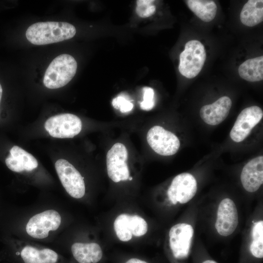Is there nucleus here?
<instances>
[{"label":"nucleus","mask_w":263,"mask_h":263,"mask_svg":"<svg viewBox=\"0 0 263 263\" xmlns=\"http://www.w3.org/2000/svg\"><path fill=\"white\" fill-rule=\"evenodd\" d=\"M76 33L74 25L66 22H38L26 30L27 40L35 45H45L72 38Z\"/></svg>","instance_id":"obj_1"},{"label":"nucleus","mask_w":263,"mask_h":263,"mask_svg":"<svg viewBox=\"0 0 263 263\" xmlns=\"http://www.w3.org/2000/svg\"><path fill=\"white\" fill-rule=\"evenodd\" d=\"M77 63L72 56L61 54L55 58L44 74L43 84L49 89H58L65 86L75 76Z\"/></svg>","instance_id":"obj_2"},{"label":"nucleus","mask_w":263,"mask_h":263,"mask_svg":"<svg viewBox=\"0 0 263 263\" xmlns=\"http://www.w3.org/2000/svg\"><path fill=\"white\" fill-rule=\"evenodd\" d=\"M206 59V52L203 44L197 40H189L180 55L179 72L188 78H193L199 74Z\"/></svg>","instance_id":"obj_3"},{"label":"nucleus","mask_w":263,"mask_h":263,"mask_svg":"<svg viewBox=\"0 0 263 263\" xmlns=\"http://www.w3.org/2000/svg\"><path fill=\"white\" fill-rule=\"evenodd\" d=\"M44 128L53 137L73 138L81 132L82 122L75 114L62 113L49 118L45 122Z\"/></svg>","instance_id":"obj_4"},{"label":"nucleus","mask_w":263,"mask_h":263,"mask_svg":"<svg viewBox=\"0 0 263 263\" xmlns=\"http://www.w3.org/2000/svg\"><path fill=\"white\" fill-rule=\"evenodd\" d=\"M55 168L67 192L73 198H82L85 193V186L83 177L79 172L64 159H59L56 161Z\"/></svg>","instance_id":"obj_5"},{"label":"nucleus","mask_w":263,"mask_h":263,"mask_svg":"<svg viewBox=\"0 0 263 263\" xmlns=\"http://www.w3.org/2000/svg\"><path fill=\"white\" fill-rule=\"evenodd\" d=\"M128 157L127 149L121 143L114 144L108 151L106 155L108 175L114 182L128 180L130 171L126 163Z\"/></svg>","instance_id":"obj_6"},{"label":"nucleus","mask_w":263,"mask_h":263,"mask_svg":"<svg viewBox=\"0 0 263 263\" xmlns=\"http://www.w3.org/2000/svg\"><path fill=\"white\" fill-rule=\"evenodd\" d=\"M147 140L150 148L163 156L175 154L180 146V141L175 134L159 126H153L149 130Z\"/></svg>","instance_id":"obj_7"},{"label":"nucleus","mask_w":263,"mask_h":263,"mask_svg":"<svg viewBox=\"0 0 263 263\" xmlns=\"http://www.w3.org/2000/svg\"><path fill=\"white\" fill-rule=\"evenodd\" d=\"M61 221L60 214L56 211L50 209L37 214L31 217L26 226L28 235L36 239L48 237L50 231H55L59 226Z\"/></svg>","instance_id":"obj_8"},{"label":"nucleus","mask_w":263,"mask_h":263,"mask_svg":"<svg viewBox=\"0 0 263 263\" xmlns=\"http://www.w3.org/2000/svg\"><path fill=\"white\" fill-rule=\"evenodd\" d=\"M263 116V112L258 106H253L244 109L238 116L230 132L232 140L236 142L243 141L260 122Z\"/></svg>","instance_id":"obj_9"},{"label":"nucleus","mask_w":263,"mask_h":263,"mask_svg":"<svg viewBox=\"0 0 263 263\" xmlns=\"http://www.w3.org/2000/svg\"><path fill=\"white\" fill-rule=\"evenodd\" d=\"M197 189V182L194 177L189 173L184 172L173 178L167 194L173 204L176 205L178 202L185 204L195 196Z\"/></svg>","instance_id":"obj_10"},{"label":"nucleus","mask_w":263,"mask_h":263,"mask_svg":"<svg viewBox=\"0 0 263 263\" xmlns=\"http://www.w3.org/2000/svg\"><path fill=\"white\" fill-rule=\"evenodd\" d=\"M194 234L192 226L180 223L173 225L169 232V245L174 258L183 259L188 256Z\"/></svg>","instance_id":"obj_11"},{"label":"nucleus","mask_w":263,"mask_h":263,"mask_svg":"<svg viewBox=\"0 0 263 263\" xmlns=\"http://www.w3.org/2000/svg\"><path fill=\"white\" fill-rule=\"evenodd\" d=\"M238 224L237 209L234 202L229 199L223 200L219 205L215 228L223 236L231 235Z\"/></svg>","instance_id":"obj_12"},{"label":"nucleus","mask_w":263,"mask_h":263,"mask_svg":"<svg viewBox=\"0 0 263 263\" xmlns=\"http://www.w3.org/2000/svg\"><path fill=\"white\" fill-rule=\"evenodd\" d=\"M241 181L247 191H257L263 183V156H259L251 159L243 168Z\"/></svg>","instance_id":"obj_13"},{"label":"nucleus","mask_w":263,"mask_h":263,"mask_svg":"<svg viewBox=\"0 0 263 263\" xmlns=\"http://www.w3.org/2000/svg\"><path fill=\"white\" fill-rule=\"evenodd\" d=\"M231 106L230 98L227 96H222L212 104L203 106L200 110L201 118L208 125H217L226 118Z\"/></svg>","instance_id":"obj_14"},{"label":"nucleus","mask_w":263,"mask_h":263,"mask_svg":"<svg viewBox=\"0 0 263 263\" xmlns=\"http://www.w3.org/2000/svg\"><path fill=\"white\" fill-rule=\"evenodd\" d=\"M5 164L12 171L20 172L31 171L38 167L37 159L30 153L18 146H13L5 159Z\"/></svg>","instance_id":"obj_15"},{"label":"nucleus","mask_w":263,"mask_h":263,"mask_svg":"<svg viewBox=\"0 0 263 263\" xmlns=\"http://www.w3.org/2000/svg\"><path fill=\"white\" fill-rule=\"evenodd\" d=\"M71 252L78 263H98L103 257L101 247L95 243H75L72 245Z\"/></svg>","instance_id":"obj_16"},{"label":"nucleus","mask_w":263,"mask_h":263,"mask_svg":"<svg viewBox=\"0 0 263 263\" xmlns=\"http://www.w3.org/2000/svg\"><path fill=\"white\" fill-rule=\"evenodd\" d=\"M19 255L23 263H58L59 260L58 254L55 251L31 245L23 247Z\"/></svg>","instance_id":"obj_17"},{"label":"nucleus","mask_w":263,"mask_h":263,"mask_svg":"<svg viewBox=\"0 0 263 263\" xmlns=\"http://www.w3.org/2000/svg\"><path fill=\"white\" fill-rule=\"evenodd\" d=\"M242 23L253 27L263 20V0H249L244 5L240 14Z\"/></svg>","instance_id":"obj_18"},{"label":"nucleus","mask_w":263,"mask_h":263,"mask_svg":"<svg viewBox=\"0 0 263 263\" xmlns=\"http://www.w3.org/2000/svg\"><path fill=\"white\" fill-rule=\"evenodd\" d=\"M238 73L243 79L249 82L259 81L263 79V56L247 59L238 68Z\"/></svg>","instance_id":"obj_19"},{"label":"nucleus","mask_w":263,"mask_h":263,"mask_svg":"<svg viewBox=\"0 0 263 263\" xmlns=\"http://www.w3.org/2000/svg\"><path fill=\"white\" fill-rule=\"evenodd\" d=\"M185 1L189 9L205 22L211 21L216 16L217 7L213 0H187Z\"/></svg>","instance_id":"obj_20"},{"label":"nucleus","mask_w":263,"mask_h":263,"mask_svg":"<svg viewBox=\"0 0 263 263\" xmlns=\"http://www.w3.org/2000/svg\"><path fill=\"white\" fill-rule=\"evenodd\" d=\"M113 227L116 235L121 241H130L132 236L131 215L121 214L114 220Z\"/></svg>","instance_id":"obj_21"},{"label":"nucleus","mask_w":263,"mask_h":263,"mask_svg":"<svg viewBox=\"0 0 263 263\" xmlns=\"http://www.w3.org/2000/svg\"><path fill=\"white\" fill-rule=\"evenodd\" d=\"M253 240L250 245V251L256 258L263 257V221L255 223L252 230Z\"/></svg>","instance_id":"obj_22"},{"label":"nucleus","mask_w":263,"mask_h":263,"mask_svg":"<svg viewBox=\"0 0 263 263\" xmlns=\"http://www.w3.org/2000/svg\"><path fill=\"white\" fill-rule=\"evenodd\" d=\"M132 225V234L135 236L145 235L148 230V225L146 221L137 215H131Z\"/></svg>","instance_id":"obj_23"},{"label":"nucleus","mask_w":263,"mask_h":263,"mask_svg":"<svg viewBox=\"0 0 263 263\" xmlns=\"http://www.w3.org/2000/svg\"><path fill=\"white\" fill-rule=\"evenodd\" d=\"M154 0H138L136 1V12L142 18H147L152 16L155 12L156 7L152 4Z\"/></svg>","instance_id":"obj_24"},{"label":"nucleus","mask_w":263,"mask_h":263,"mask_svg":"<svg viewBox=\"0 0 263 263\" xmlns=\"http://www.w3.org/2000/svg\"><path fill=\"white\" fill-rule=\"evenodd\" d=\"M143 92V100L140 103V108L143 110H151L155 105L154 90L150 87H145Z\"/></svg>","instance_id":"obj_25"},{"label":"nucleus","mask_w":263,"mask_h":263,"mask_svg":"<svg viewBox=\"0 0 263 263\" xmlns=\"http://www.w3.org/2000/svg\"><path fill=\"white\" fill-rule=\"evenodd\" d=\"M112 105L114 108L119 109L123 113L130 112L133 107V104L124 95H119L113 98Z\"/></svg>","instance_id":"obj_26"},{"label":"nucleus","mask_w":263,"mask_h":263,"mask_svg":"<svg viewBox=\"0 0 263 263\" xmlns=\"http://www.w3.org/2000/svg\"><path fill=\"white\" fill-rule=\"evenodd\" d=\"M125 263H148L147 262L138 258H131L128 260Z\"/></svg>","instance_id":"obj_27"},{"label":"nucleus","mask_w":263,"mask_h":263,"mask_svg":"<svg viewBox=\"0 0 263 263\" xmlns=\"http://www.w3.org/2000/svg\"><path fill=\"white\" fill-rule=\"evenodd\" d=\"M202 263H217L214 261L208 260H206L204 261Z\"/></svg>","instance_id":"obj_28"},{"label":"nucleus","mask_w":263,"mask_h":263,"mask_svg":"<svg viewBox=\"0 0 263 263\" xmlns=\"http://www.w3.org/2000/svg\"><path fill=\"white\" fill-rule=\"evenodd\" d=\"M2 89L0 84V102L1 100V96H2Z\"/></svg>","instance_id":"obj_29"},{"label":"nucleus","mask_w":263,"mask_h":263,"mask_svg":"<svg viewBox=\"0 0 263 263\" xmlns=\"http://www.w3.org/2000/svg\"><path fill=\"white\" fill-rule=\"evenodd\" d=\"M132 177H129L128 178V180H132Z\"/></svg>","instance_id":"obj_30"}]
</instances>
